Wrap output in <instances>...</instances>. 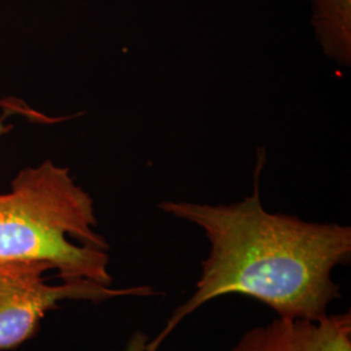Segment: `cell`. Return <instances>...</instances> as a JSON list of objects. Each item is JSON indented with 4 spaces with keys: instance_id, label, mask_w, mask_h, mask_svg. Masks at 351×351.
I'll return each mask as SVG.
<instances>
[{
    "instance_id": "1",
    "label": "cell",
    "mask_w": 351,
    "mask_h": 351,
    "mask_svg": "<svg viewBox=\"0 0 351 351\" xmlns=\"http://www.w3.org/2000/svg\"><path fill=\"white\" fill-rule=\"evenodd\" d=\"M258 155L252 194L242 201L159 203V210L167 215L201 228L210 249L202 261L194 293L149 341L147 350H159L188 316L228 294L262 302L277 317L288 320H319L341 297L333 272L350 263V226L267 211L259 191L265 151Z\"/></svg>"
},
{
    "instance_id": "2",
    "label": "cell",
    "mask_w": 351,
    "mask_h": 351,
    "mask_svg": "<svg viewBox=\"0 0 351 351\" xmlns=\"http://www.w3.org/2000/svg\"><path fill=\"white\" fill-rule=\"evenodd\" d=\"M94 201L68 168L46 160L20 171L0 194V259L47 263L63 281L111 287L110 245Z\"/></svg>"
},
{
    "instance_id": "3",
    "label": "cell",
    "mask_w": 351,
    "mask_h": 351,
    "mask_svg": "<svg viewBox=\"0 0 351 351\" xmlns=\"http://www.w3.org/2000/svg\"><path fill=\"white\" fill-rule=\"evenodd\" d=\"M50 265L42 262L0 259V350L14 349L39 330L46 314L64 301H110L120 297H156L152 287L113 289L88 280L49 285L45 274Z\"/></svg>"
},
{
    "instance_id": "4",
    "label": "cell",
    "mask_w": 351,
    "mask_h": 351,
    "mask_svg": "<svg viewBox=\"0 0 351 351\" xmlns=\"http://www.w3.org/2000/svg\"><path fill=\"white\" fill-rule=\"evenodd\" d=\"M228 351H351V313L319 320L277 317L243 332Z\"/></svg>"
},
{
    "instance_id": "5",
    "label": "cell",
    "mask_w": 351,
    "mask_h": 351,
    "mask_svg": "<svg viewBox=\"0 0 351 351\" xmlns=\"http://www.w3.org/2000/svg\"><path fill=\"white\" fill-rule=\"evenodd\" d=\"M315 38L326 58L351 65V0H311Z\"/></svg>"
},
{
    "instance_id": "6",
    "label": "cell",
    "mask_w": 351,
    "mask_h": 351,
    "mask_svg": "<svg viewBox=\"0 0 351 351\" xmlns=\"http://www.w3.org/2000/svg\"><path fill=\"white\" fill-rule=\"evenodd\" d=\"M149 336L142 332V330H136L130 339H128L125 348L121 351H149L147 345H149Z\"/></svg>"
},
{
    "instance_id": "7",
    "label": "cell",
    "mask_w": 351,
    "mask_h": 351,
    "mask_svg": "<svg viewBox=\"0 0 351 351\" xmlns=\"http://www.w3.org/2000/svg\"><path fill=\"white\" fill-rule=\"evenodd\" d=\"M11 129V126H5L3 124V119H0V136L3 134V133H5V132H8Z\"/></svg>"
}]
</instances>
